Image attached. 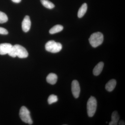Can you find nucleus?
<instances>
[{"mask_svg":"<svg viewBox=\"0 0 125 125\" xmlns=\"http://www.w3.org/2000/svg\"><path fill=\"white\" fill-rule=\"evenodd\" d=\"M58 101L57 96L54 94L50 95L48 99V102L49 104H51L53 103H55Z\"/></svg>","mask_w":125,"mask_h":125,"instance_id":"17","label":"nucleus"},{"mask_svg":"<svg viewBox=\"0 0 125 125\" xmlns=\"http://www.w3.org/2000/svg\"><path fill=\"white\" fill-rule=\"evenodd\" d=\"M125 121H124L121 120L119 121L118 123V125H125Z\"/></svg>","mask_w":125,"mask_h":125,"instance_id":"19","label":"nucleus"},{"mask_svg":"<svg viewBox=\"0 0 125 125\" xmlns=\"http://www.w3.org/2000/svg\"><path fill=\"white\" fill-rule=\"evenodd\" d=\"M46 80L48 83L51 84H54L56 83L57 76L55 74L51 73L47 77Z\"/></svg>","mask_w":125,"mask_h":125,"instance_id":"11","label":"nucleus"},{"mask_svg":"<svg viewBox=\"0 0 125 125\" xmlns=\"http://www.w3.org/2000/svg\"><path fill=\"white\" fill-rule=\"evenodd\" d=\"M8 54L13 57L18 56L21 58H27L28 56V53L26 49L21 45H19L13 46Z\"/></svg>","mask_w":125,"mask_h":125,"instance_id":"1","label":"nucleus"},{"mask_svg":"<svg viewBox=\"0 0 125 125\" xmlns=\"http://www.w3.org/2000/svg\"><path fill=\"white\" fill-rule=\"evenodd\" d=\"M104 66V64L103 62H99L94 68L93 71L94 74L95 76H98L100 74L102 71Z\"/></svg>","mask_w":125,"mask_h":125,"instance_id":"9","label":"nucleus"},{"mask_svg":"<svg viewBox=\"0 0 125 125\" xmlns=\"http://www.w3.org/2000/svg\"><path fill=\"white\" fill-rule=\"evenodd\" d=\"M41 3L44 7L49 9H53L55 5L48 0H40Z\"/></svg>","mask_w":125,"mask_h":125,"instance_id":"15","label":"nucleus"},{"mask_svg":"<svg viewBox=\"0 0 125 125\" xmlns=\"http://www.w3.org/2000/svg\"><path fill=\"white\" fill-rule=\"evenodd\" d=\"M63 29V27L61 25H55L52 28L49 30V33L51 34H54L59 32L62 31Z\"/></svg>","mask_w":125,"mask_h":125,"instance_id":"14","label":"nucleus"},{"mask_svg":"<svg viewBox=\"0 0 125 125\" xmlns=\"http://www.w3.org/2000/svg\"><path fill=\"white\" fill-rule=\"evenodd\" d=\"M8 20V18L7 15L5 13L0 11V23L6 22Z\"/></svg>","mask_w":125,"mask_h":125,"instance_id":"16","label":"nucleus"},{"mask_svg":"<svg viewBox=\"0 0 125 125\" xmlns=\"http://www.w3.org/2000/svg\"><path fill=\"white\" fill-rule=\"evenodd\" d=\"M12 46L13 45L9 43L0 44V55H5L8 54Z\"/></svg>","mask_w":125,"mask_h":125,"instance_id":"8","label":"nucleus"},{"mask_svg":"<svg viewBox=\"0 0 125 125\" xmlns=\"http://www.w3.org/2000/svg\"><path fill=\"white\" fill-rule=\"evenodd\" d=\"M97 102L95 97L91 96L87 103V113L90 117L93 116L96 111Z\"/></svg>","mask_w":125,"mask_h":125,"instance_id":"4","label":"nucleus"},{"mask_svg":"<svg viewBox=\"0 0 125 125\" xmlns=\"http://www.w3.org/2000/svg\"><path fill=\"white\" fill-rule=\"evenodd\" d=\"M72 92L73 96L75 98H77L79 96L80 88L78 81L74 80L72 83Z\"/></svg>","mask_w":125,"mask_h":125,"instance_id":"6","label":"nucleus"},{"mask_svg":"<svg viewBox=\"0 0 125 125\" xmlns=\"http://www.w3.org/2000/svg\"><path fill=\"white\" fill-rule=\"evenodd\" d=\"M20 116L22 120L25 123L32 125V121L30 116V112L28 109L25 106H22L20 109L19 113Z\"/></svg>","mask_w":125,"mask_h":125,"instance_id":"5","label":"nucleus"},{"mask_svg":"<svg viewBox=\"0 0 125 125\" xmlns=\"http://www.w3.org/2000/svg\"><path fill=\"white\" fill-rule=\"evenodd\" d=\"M8 34V32L7 30L4 28L0 27V34L6 35Z\"/></svg>","mask_w":125,"mask_h":125,"instance_id":"18","label":"nucleus"},{"mask_svg":"<svg viewBox=\"0 0 125 125\" xmlns=\"http://www.w3.org/2000/svg\"><path fill=\"white\" fill-rule=\"evenodd\" d=\"M119 118L120 116L118 115V112L116 111H115L112 114L111 121L109 122V125H117Z\"/></svg>","mask_w":125,"mask_h":125,"instance_id":"12","label":"nucleus"},{"mask_svg":"<svg viewBox=\"0 0 125 125\" xmlns=\"http://www.w3.org/2000/svg\"><path fill=\"white\" fill-rule=\"evenodd\" d=\"M31 22L29 16L27 15L25 17L22 22V29L23 31L25 32L29 31L31 28Z\"/></svg>","mask_w":125,"mask_h":125,"instance_id":"7","label":"nucleus"},{"mask_svg":"<svg viewBox=\"0 0 125 125\" xmlns=\"http://www.w3.org/2000/svg\"><path fill=\"white\" fill-rule=\"evenodd\" d=\"M62 46L61 43L56 42L54 40L48 42L45 45V48L47 51L52 53H57L60 51L62 49Z\"/></svg>","mask_w":125,"mask_h":125,"instance_id":"3","label":"nucleus"},{"mask_svg":"<svg viewBox=\"0 0 125 125\" xmlns=\"http://www.w3.org/2000/svg\"><path fill=\"white\" fill-rule=\"evenodd\" d=\"M11 1L15 3H19L21 1V0H11Z\"/></svg>","mask_w":125,"mask_h":125,"instance_id":"20","label":"nucleus"},{"mask_svg":"<svg viewBox=\"0 0 125 125\" xmlns=\"http://www.w3.org/2000/svg\"><path fill=\"white\" fill-rule=\"evenodd\" d=\"M116 84V81L114 79L109 81L105 85V89L107 91L111 92L114 89Z\"/></svg>","mask_w":125,"mask_h":125,"instance_id":"10","label":"nucleus"},{"mask_svg":"<svg viewBox=\"0 0 125 125\" xmlns=\"http://www.w3.org/2000/svg\"><path fill=\"white\" fill-rule=\"evenodd\" d=\"M89 40L92 47H97L102 43L104 40L103 35L100 32L94 33L91 35Z\"/></svg>","mask_w":125,"mask_h":125,"instance_id":"2","label":"nucleus"},{"mask_svg":"<svg viewBox=\"0 0 125 125\" xmlns=\"http://www.w3.org/2000/svg\"><path fill=\"white\" fill-rule=\"evenodd\" d=\"M87 10V5L86 3H84L79 9L78 16L79 18H81L84 15Z\"/></svg>","mask_w":125,"mask_h":125,"instance_id":"13","label":"nucleus"}]
</instances>
